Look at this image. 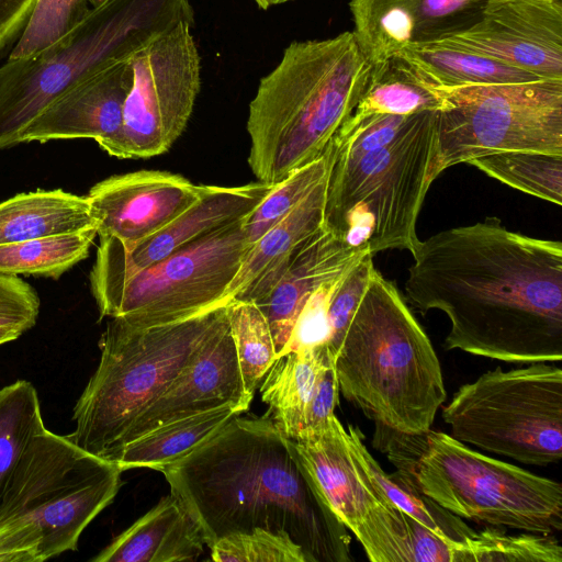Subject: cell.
Instances as JSON below:
<instances>
[{"label": "cell", "mask_w": 562, "mask_h": 562, "mask_svg": "<svg viewBox=\"0 0 562 562\" xmlns=\"http://www.w3.org/2000/svg\"><path fill=\"white\" fill-rule=\"evenodd\" d=\"M405 292L450 321L447 350L510 363L562 359V244L496 217L441 231L412 252Z\"/></svg>", "instance_id": "obj_1"}, {"label": "cell", "mask_w": 562, "mask_h": 562, "mask_svg": "<svg viewBox=\"0 0 562 562\" xmlns=\"http://www.w3.org/2000/svg\"><path fill=\"white\" fill-rule=\"evenodd\" d=\"M211 548L262 528L286 532L308 562H349L347 528L325 504L296 448L268 415L234 416L161 471Z\"/></svg>", "instance_id": "obj_2"}, {"label": "cell", "mask_w": 562, "mask_h": 562, "mask_svg": "<svg viewBox=\"0 0 562 562\" xmlns=\"http://www.w3.org/2000/svg\"><path fill=\"white\" fill-rule=\"evenodd\" d=\"M370 74L352 32L292 42L249 104L247 161L258 182L274 186L319 158L356 109Z\"/></svg>", "instance_id": "obj_3"}, {"label": "cell", "mask_w": 562, "mask_h": 562, "mask_svg": "<svg viewBox=\"0 0 562 562\" xmlns=\"http://www.w3.org/2000/svg\"><path fill=\"white\" fill-rule=\"evenodd\" d=\"M333 356L339 391L378 426L407 435L431 429L447 398L439 359L376 268Z\"/></svg>", "instance_id": "obj_4"}, {"label": "cell", "mask_w": 562, "mask_h": 562, "mask_svg": "<svg viewBox=\"0 0 562 562\" xmlns=\"http://www.w3.org/2000/svg\"><path fill=\"white\" fill-rule=\"evenodd\" d=\"M122 472L45 427L0 495V562H43L76 551L83 530L115 498Z\"/></svg>", "instance_id": "obj_5"}, {"label": "cell", "mask_w": 562, "mask_h": 562, "mask_svg": "<svg viewBox=\"0 0 562 562\" xmlns=\"http://www.w3.org/2000/svg\"><path fill=\"white\" fill-rule=\"evenodd\" d=\"M226 321L225 304L149 327L111 317L99 341V364L72 411L75 430L67 437L80 449L115 463L136 418Z\"/></svg>", "instance_id": "obj_6"}, {"label": "cell", "mask_w": 562, "mask_h": 562, "mask_svg": "<svg viewBox=\"0 0 562 562\" xmlns=\"http://www.w3.org/2000/svg\"><path fill=\"white\" fill-rule=\"evenodd\" d=\"M374 445L420 493L480 524L536 533L562 527V486L487 457L442 431L407 435L376 425Z\"/></svg>", "instance_id": "obj_7"}, {"label": "cell", "mask_w": 562, "mask_h": 562, "mask_svg": "<svg viewBox=\"0 0 562 562\" xmlns=\"http://www.w3.org/2000/svg\"><path fill=\"white\" fill-rule=\"evenodd\" d=\"M193 18L189 0H104L54 46L8 59L0 67V149L21 144L32 122L77 82Z\"/></svg>", "instance_id": "obj_8"}, {"label": "cell", "mask_w": 562, "mask_h": 562, "mask_svg": "<svg viewBox=\"0 0 562 562\" xmlns=\"http://www.w3.org/2000/svg\"><path fill=\"white\" fill-rule=\"evenodd\" d=\"M437 112L418 113L386 146L331 164L325 225L348 247L370 252L415 249L416 222L431 184Z\"/></svg>", "instance_id": "obj_9"}, {"label": "cell", "mask_w": 562, "mask_h": 562, "mask_svg": "<svg viewBox=\"0 0 562 562\" xmlns=\"http://www.w3.org/2000/svg\"><path fill=\"white\" fill-rule=\"evenodd\" d=\"M454 439L528 465L562 457V371L499 367L461 385L442 409Z\"/></svg>", "instance_id": "obj_10"}, {"label": "cell", "mask_w": 562, "mask_h": 562, "mask_svg": "<svg viewBox=\"0 0 562 562\" xmlns=\"http://www.w3.org/2000/svg\"><path fill=\"white\" fill-rule=\"evenodd\" d=\"M450 106L437 112L429 169L504 151L562 154V79L441 89Z\"/></svg>", "instance_id": "obj_11"}, {"label": "cell", "mask_w": 562, "mask_h": 562, "mask_svg": "<svg viewBox=\"0 0 562 562\" xmlns=\"http://www.w3.org/2000/svg\"><path fill=\"white\" fill-rule=\"evenodd\" d=\"M245 220L202 236L93 296L100 318L149 327L218 306L251 247Z\"/></svg>", "instance_id": "obj_12"}, {"label": "cell", "mask_w": 562, "mask_h": 562, "mask_svg": "<svg viewBox=\"0 0 562 562\" xmlns=\"http://www.w3.org/2000/svg\"><path fill=\"white\" fill-rule=\"evenodd\" d=\"M192 23L157 35L131 58L132 85L119 135L102 149L120 159L165 154L183 133L200 91Z\"/></svg>", "instance_id": "obj_13"}, {"label": "cell", "mask_w": 562, "mask_h": 562, "mask_svg": "<svg viewBox=\"0 0 562 562\" xmlns=\"http://www.w3.org/2000/svg\"><path fill=\"white\" fill-rule=\"evenodd\" d=\"M319 495L355 535L371 562H409L401 509L383 498L355 462L347 429L336 415L295 440Z\"/></svg>", "instance_id": "obj_14"}, {"label": "cell", "mask_w": 562, "mask_h": 562, "mask_svg": "<svg viewBox=\"0 0 562 562\" xmlns=\"http://www.w3.org/2000/svg\"><path fill=\"white\" fill-rule=\"evenodd\" d=\"M272 186L261 182L238 187L204 186L200 198L156 233L132 244L100 236L90 288L95 296L192 241L247 217Z\"/></svg>", "instance_id": "obj_15"}, {"label": "cell", "mask_w": 562, "mask_h": 562, "mask_svg": "<svg viewBox=\"0 0 562 562\" xmlns=\"http://www.w3.org/2000/svg\"><path fill=\"white\" fill-rule=\"evenodd\" d=\"M442 41L541 79H562V0H487L475 24Z\"/></svg>", "instance_id": "obj_16"}, {"label": "cell", "mask_w": 562, "mask_h": 562, "mask_svg": "<svg viewBox=\"0 0 562 562\" xmlns=\"http://www.w3.org/2000/svg\"><path fill=\"white\" fill-rule=\"evenodd\" d=\"M487 0H350L357 45L372 66L411 45L440 41L475 24Z\"/></svg>", "instance_id": "obj_17"}, {"label": "cell", "mask_w": 562, "mask_h": 562, "mask_svg": "<svg viewBox=\"0 0 562 562\" xmlns=\"http://www.w3.org/2000/svg\"><path fill=\"white\" fill-rule=\"evenodd\" d=\"M203 188L178 173L138 170L95 183L87 198L98 235L132 244L179 216L200 198Z\"/></svg>", "instance_id": "obj_18"}, {"label": "cell", "mask_w": 562, "mask_h": 562, "mask_svg": "<svg viewBox=\"0 0 562 562\" xmlns=\"http://www.w3.org/2000/svg\"><path fill=\"white\" fill-rule=\"evenodd\" d=\"M251 400L244 386L227 318L166 391L136 418L123 438L121 451L130 441L167 423L226 405L244 413Z\"/></svg>", "instance_id": "obj_19"}, {"label": "cell", "mask_w": 562, "mask_h": 562, "mask_svg": "<svg viewBox=\"0 0 562 562\" xmlns=\"http://www.w3.org/2000/svg\"><path fill=\"white\" fill-rule=\"evenodd\" d=\"M130 60L112 63L66 90L32 122L20 143L92 138L103 148L123 125L132 85Z\"/></svg>", "instance_id": "obj_20"}, {"label": "cell", "mask_w": 562, "mask_h": 562, "mask_svg": "<svg viewBox=\"0 0 562 562\" xmlns=\"http://www.w3.org/2000/svg\"><path fill=\"white\" fill-rule=\"evenodd\" d=\"M327 187L328 177L251 245L220 305L232 299L258 303L269 294L294 256L325 226Z\"/></svg>", "instance_id": "obj_21"}, {"label": "cell", "mask_w": 562, "mask_h": 562, "mask_svg": "<svg viewBox=\"0 0 562 562\" xmlns=\"http://www.w3.org/2000/svg\"><path fill=\"white\" fill-rule=\"evenodd\" d=\"M366 254L348 247L326 225L300 249L269 294L256 303L269 324L277 357L311 294L340 277Z\"/></svg>", "instance_id": "obj_22"}, {"label": "cell", "mask_w": 562, "mask_h": 562, "mask_svg": "<svg viewBox=\"0 0 562 562\" xmlns=\"http://www.w3.org/2000/svg\"><path fill=\"white\" fill-rule=\"evenodd\" d=\"M204 540L179 499L169 494L91 559L92 562L195 561Z\"/></svg>", "instance_id": "obj_23"}, {"label": "cell", "mask_w": 562, "mask_h": 562, "mask_svg": "<svg viewBox=\"0 0 562 562\" xmlns=\"http://www.w3.org/2000/svg\"><path fill=\"white\" fill-rule=\"evenodd\" d=\"M93 227L88 198L61 189H38L0 203V245Z\"/></svg>", "instance_id": "obj_24"}, {"label": "cell", "mask_w": 562, "mask_h": 562, "mask_svg": "<svg viewBox=\"0 0 562 562\" xmlns=\"http://www.w3.org/2000/svg\"><path fill=\"white\" fill-rule=\"evenodd\" d=\"M397 56L405 59L426 82L440 89L541 79L442 40L411 45Z\"/></svg>", "instance_id": "obj_25"}, {"label": "cell", "mask_w": 562, "mask_h": 562, "mask_svg": "<svg viewBox=\"0 0 562 562\" xmlns=\"http://www.w3.org/2000/svg\"><path fill=\"white\" fill-rule=\"evenodd\" d=\"M328 345L278 356L265 375L260 393L268 415L290 439L305 429V417Z\"/></svg>", "instance_id": "obj_26"}, {"label": "cell", "mask_w": 562, "mask_h": 562, "mask_svg": "<svg viewBox=\"0 0 562 562\" xmlns=\"http://www.w3.org/2000/svg\"><path fill=\"white\" fill-rule=\"evenodd\" d=\"M239 414L238 408L226 405L167 423L126 443L115 463L122 471L151 469L161 472L207 441Z\"/></svg>", "instance_id": "obj_27"}, {"label": "cell", "mask_w": 562, "mask_h": 562, "mask_svg": "<svg viewBox=\"0 0 562 562\" xmlns=\"http://www.w3.org/2000/svg\"><path fill=\"white\" fill-rule=\"evenodd\" d=\"M360 430L347 429L350 453L372 487L389 503L401 509L442 539L463 540L475 530L459 516L420 493L398 471L387 474L367 449Z\"/></svg>", "instance_id": "obj_28"}, {"label": "cell", "mask_w": 562, "mask_h": 562, "mask_svg": "<svg viewBox=\"0 0 562 562\" xmlns=\"http://www.w3.org/2000/svg\"><path fill=\"white\" fill-rule=\"evenodd\" d=\"M450 106L443 91L426 82L400 56L371 67V74L352 114L413 115Z\"/></svg>", "instance_id": "obj_29"}, {"label": "cell", "mask_w": 562, "mask_h": 562, "mask_svg": "<svg viewBox=\"0 0 562 562\" xmlns=\"http://www.w3.org/2000/svg\"><path fill=\"white\" fill-rule=\"evenodd\" d=\"M98 228L0 245V273L58 279L89 256Z\"/></svg>", "instance_id": "obj_30"}, {"label": "cell", "mask_w": 562, "mask_h": 562, "mask_svg": "<svg viewBox=\"0 0 562 562\" xmlns=\"http://www.w3.org/2000/svg\"><path fill=\"white\" fill-rule=\"evenodd\" d=\"M468 164L514 189L562 204V154L504 151L476 157Z\"/></svg>", "instance_id": "obj_31"}, {"label": "cell", "mask_w": 562, "mask_h": 562, "mask_svg": "<svg viewBox=\"0 0 562 562\" xmlns=\"http://www.w3.org/2000/svg\"><path fill=\"white\" fill-rule=\"evenodd\" d=\"M448 562H562V548L550 533L508 535L486 528L449 540Z\"/></svg>", "instance_id": "obj_32"}, {"label": "cell", "mask_w": 562, "mask_h": 562, "mask_svg": "<svg viewBox=\"0 0 562 562\" xmlns=\"http://www.w3.org/2000/svg\"><path fill=\"white\" fill-rule=\"evenodd\" d=\"M45 428L35 386L18 380L0 389V495L32 438Z\"/></svg>", "instance_id": "obj_33"}, {"label": "cell", "mask_w": 562, "mask_h": 562, "mask_svg": "<svg viewBox=\"0 0 562 562\" xmlns=\"http://www.w3.org/2000/svg\"><path fill=\"white\" fill-rule=\"evenodd\" d=\"M246 392L254 397L277 352L269 324L256 303L232 299L225 303Z\"/></svg>", "instance_id": "obj_34"}, {"label": "cell", "mask_w": 562, "mask_h": 562, "mask_svg": "<svg viewBox=\"0 0 562 562\" xmlns=\"http://www.w3.org/2000/svg\"><path fill=\"white\" fill-rule=\"evenodd\" d=\"M330 156L326 151L272 186L268 194L245 220V232L252 245L293 211L329 175Z\"/></svg>", "instance_id": "obj_35"}, {"label": "cell", "mask_w": 562, "mask_h": 562, "mask_svg": "<svg viewBox=\"0 0 562 562\" xmlns=\"http://www.w3.org/2000/svg\"><path fill=\"white\" fill-rule=\"evenodd\" d=\"M91 8L89 0H36L8 59H29L54 46Z\"/></svg>", "instance_id": "obj_36"}, {"label": "cell", "mask_w": 562, "mask_h": 562, "mask_svg": "<svg viewBox=\"0 0 562 562\" xmlns=\"http://www.w3.org/2000/svg\"><path fill=\"white\" fill-rule=\"evenodd\" d=\"M210 549L211 559L216 562H308L286 532L262 528L222 537Z\"/></svg>", "instance_id": "obj_37"}, {"label": "cell", "mask_w": 562, "mask_h": 562, "mask_svg": "<svg viewBox=\"0 0 562 562\" xmlns=\"http://www.w3.org/2000/svg\"><path fill=\"white\" fill-rule=\"evenodd\" d=\"M341 276L322 284L311 294L299 313L290 338L280 355L302 348L328 345L330 339L328 308Z\"/></svg>", "instance_id": "obj_38"}, {"label": "cell", "mask_w": 562, "mask_h": 562, "mask_svg": "<svg viewBox=\"0 0 562 562\" xmlns=\"http://www.w3.org/2000/svg\"><path fill=\"white\" fill-rule=\"evenodd\" d=\"M372 257L369 252L362 256L341 276L334 290L328 308L330 325L328 348L331 355L341 339L374 269Z\"/></svg>", "instance_id": "obj_39"}, {"label": "cell", "mask_w": 562, "mask_h": 562, "mask_svg": "<svg viewBox=\"0 0 562 562\" xmlns=\"http://www.w3.org/2000/svg\"><path fill=\"white\" fill-rule=\"evenodd\" d=\"M40 299L22 279L0 273V328L24 333L37 321Z\"/></svg>", "instance_id": "obj_40"}, {"label": "cell", "mask_w": 562, "mask_h": 562, "mask_svg": "<svg viewBox=\"0 0 562 562\" xmlns=\"http://www.w3.org/2000/svg\"><path fill=\"white\" fill-rule=\"evenodd\" d=\"M338 397L339 385L335 370L334 356L328 348L307 406L305 429L300 437L314 432L326 425L330 416L334 415L338 404Z\"/></svg>", "instance_id": "obj_41"}, {"label": "cell", "mask_w": 562, "mask_h": 562, "mask_svg": "<svg viewBox=\"0 0 562 562\" xmlns=\"http://www.w3.org/2000/svg\"><path fill=\"white\" fill-rule=\"evenodd\" d=\"M36 0H0V49L24 29Z\"/></svg>", "instance_id": "obj_42"}, {"label": "cell", "mask_w": 562, "mask_h": 562, "mask_svg": "<svg viewBox=\"0 0 562 562\" xmlns=\"http://www.w3.org/2000/svg\"><path fill=\"white\" fill-rule=\"evenodd\" d=\"M22 335V333L8 328H0V346L12 340H15Z\"/></svg>", "instance_id": "obj_43"}, {"label": "cell", "mask_w": 562, "mask_h": 562, "mask_svg": "<svg viewBox=\"0 0 562 562\" xmlns=\"http://www.w3.org/2000/svg\"><path fill=\"white\" fill-rule=\"evenodd\" d=\"M254 1L262 10L270 8L268 0H254Z\"/></svg>", "instance_id": "obj_44"}, {"label": "cell", "mask_w": 562, "mask_h": 562, "mask_svg": "<svg viewBox=\"0 0 562 562\" xmlns=\"http://www.w3.org/2000/svg\"><path fill=\"white\" fill-rule=\"evenodd\" d=\"M289 1H292V0H268L270 7L271 5H276V4L285 3V2H289Z\"/></svg>", "instance_id": "obj_45"}, {"label": "cell", "mask_w": 562, "mask_h": 562, "mask_svg": "<svg viewBox=\"0 0 562 562\" xmlns=\"http://www.w3.org/2000/svg\"><path fill=\"white\" fill-rule=\"evenodd\" d=\"M104 0H89L91 7H97L102 3Z\"/></svg>", "instance_id": "obj_46"}]
</instances>
